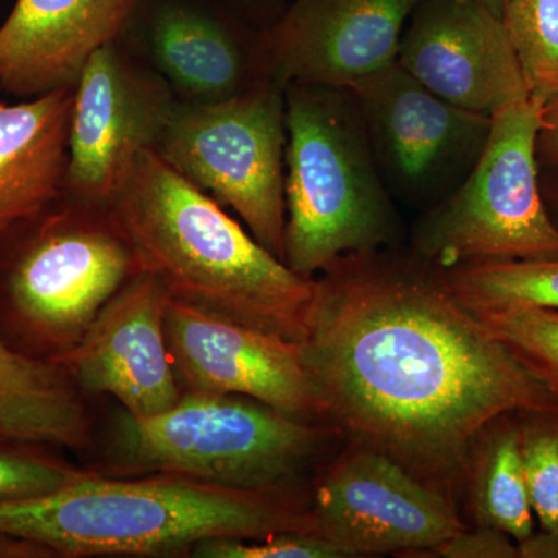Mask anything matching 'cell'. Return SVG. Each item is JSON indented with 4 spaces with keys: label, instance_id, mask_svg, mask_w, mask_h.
<instances>
[{
    "label": "cell",
    "instance_id": "cell-22",
    "mask_svg": "<svg viewBox=\"0 0 558 558\" xmlns=\"http://www.w3.org/2000/svg\"><path fill=\"white\" fill-rule=\"evenodd\" d=\"M499 17L515 50L529 95H558V0H499Z\"/></svg>",
    "mask_w": 558,
    "mask_h": 558
},
{
    "label": "cell",
    "instance_id": "cell-9",
    "mask_svg": "<svg viewBox=\"0 0 558 558\" xmlns=\"http://www.w3.org/2000/svg\"><path fill=\"white\" fill-rule=\"evenodd\" d=\"M396 204L432 208L475 168L492 117L444 100L398 61L349 86Z\"/></svg>",
    "mask_w": 558,
    "mask_h": 558
},
{
    "label": "cell",
    "instance_id": "cell-17",
    "mask_svg": "<svg viewBox=\"0 0 558 558\" xmlns=\"http://www.w3.org/2000/svg\"><path fill=\"white\" fill-rule=\"evenodd\" d=\"M135 0H16L0 25V87L21 100L75 86L84 62L112 43Z\"/></svg>",
    "mask_w": 558,
    "mask_h": 558
},
{
    "label": "cell",
    "instance_id": "cell-23",
    "mask_svg": "<svg viewBox=\"0 0 558 558\" xmlns=\"http://www.w3.org/2000/svg\"><path fill=\"white\" fill-rule=\"evenodd\" d=\"M470 312L558 400V311L505 306Z\"/></svg>",
    "mask_w": 558,
    "mask_h": 558
},
{
    "label": "cell",
    "instance_id": "cell-11",
    "mask_svg": "<svg viewBox=\"0 0 558 558\" xmlns=\"http://www.w3.org/2000/svg\"><path fill=\"white\" fill-rule=\"evenodd\" d=\"M116 40L186 105L231 100L277 78L267 32L222 0H135Z\"/></svg>",
    "mask_w": 558,
    "mask_h": 558
},
{
    "label": "cell",
    "instance_id": "cell-10",
    "mask_svg": "<svg viewBox=\"0 0 558 558\" xmlns=\"http://www.w3.org/2000/svg\"><path fill=\"white\" fill-rule=\"evenodd\" d=\"M348 440L311 486L300 534L348 557L425 553L468 527L461 510L379 451Z\"/></svg>",
    "mask_w": 558,
    "mask_h": 558
},
{
    "label": "cell",
    "instance_id": "cell-31",
    "mask_svg": "<svg viewBox=\"0 0 558 558\" xmlns=\"http://www.w3.org/2000/svg\"><path fill=\"white\" fill-rule=\"evenodd\" d=\"M0 558H57L53 550L16 535L0 532Z\"/></svg>",
    "mask_w": 558,
    "mask_h": 558
},
{
    "label": "cell",
    "instance_id": "cell-6",
    "mask_svg": "<svg viewBox=\"0 0 558 558\" xmlns=\"http://www.w3.org/2000/svg\"><path fill=\"white\" fill-rule=\"evenodd\" d=\"M343 433L290 417L247 396L183 392L175 405L113 421L108 476L174 475L215 486L275 488L301 484L304 473Z\"/></svg>",
    "mask_w": 558,
    "mask_h": 558
},
{
    "label": "cell",
    "instance_id": "cell-1",
    "mask_svg": "<svg viewBox=\"0 0 558 558\" xmlns=\"http://www.w3.org/2000/svg\"><path fill=\"white\" fill-rule=\"evenodd\" d=\"M301 357L330 424L459 510L473 440L499 414L558 405L410 248L348 253L314 278Z\"/></svg>",
    "mask_w": 558,
    "mask_h": 558
},
{
    "label": "cell",
    "instance_id": "cell-30",
    "mask_svg": "<svg viewBox=\"0 0 558 558\" xmlns=\"http://www.w3.org/2000/svg\"><path fill=\"white\" fill-rule=\"evenodd\" d=\"M519 558H558V531L532 532L519 542Z\"/></svg>",
    "mask_w": 558,
    "mask_h": 558
},
{
    "label": "cell",
    "instance_id": "cell-7",
    "mask_svg": "<svg viewBox=\"0 0 558 558\" xmlns=\"http://www.w3.org/2000/svg\"><path fill=\"white\" fill-rule=\"evenodd\" d=\"M542 108L527 97L492 116L475 168L450 196L421 213L411 252L439 270L558 255L537 157Z\"/></svg>",
    "mask_w": 558,
    "mask_h": 558
},
{
    "label": "cell",
    "instance_id": "cell-33",
    "mask_svg": "<svg viewBox=\"0 0 558 558\" xmlns=\"http://www.w3.org/2000/svg\"><path fill=\"white\" fill-rule=\"evenodd\" d=\"M487 2L490 3V5L499 13V0H487Z\"/></svg>",
    "mask_w": 558,
    "mask_h": 558
},
{
    "label": "cell",
    "instance_id": "cell-16",
    "mask_svg": "<svg viewBox=\"0 0 558 558\" xmlns=\"http://www.w3.org/2000/svg\"><path fill=\"white\" fill-rule=\"evenodd\" d=\"M422 0H290L267 31L282 84L349 87L398 61L400 39Z\"/></svg>",
    "mask_w": 558,
    "mask_h": 558
},
{
    "label": "cell",
    "instance_id": "cell-29",
    "mask_svg": "<svg viewBox=\"0 0 558 558\" xmlns=\"http://www.w3.org/2000/svg\"><path fill=\"white\" fill-rule=\"evenodd\" d=\"M250 24L267 32L282 16L290 0H222Z\"/></svg>",
    "mask_w": 558,
    "mask_h": 558
},
{
    "label": "cell",
    "instance_id": "cell-20",
    "mask_svg": "<svg viewBox=\"0 0 558 558\" xmlns=\"http://www.w3.org/2000/svg\"><path fill=\"white\" fill-rule=\"evenodd\" d=\"M462 501L475 526L497 527L517 543L535 531L521 464L517 411L499 414L473 440Z\"/></svg>",
    "mask_w": 558,
    "mask_h": 558
},
{
    "label": "cell",
    "instance_id": "cell-24",
    "mask_svg": "<svg viewBox=\"0 0 558 558\" xmlns=\"http://www.w3.org/2000/svg\"><path fill=\"white\" fill-rule=\"evenodd\" d=\"M529 499L539 529L558 531V405L517 411Z\"/></svg>",
    "mask_w": 558,
    "mask_h": 558
},
{
    "label": "cell",
    "instance_id": "cell-25",
    "mask_svg": "<svg viewBox=\"0 0 558 558\" xmlns=\"http://www.w3.org/2000/svg\"><path fill=\"white\" fill-rule=\"evenodd\" d=\"M60 450L46 444L0 438V502L51 494L90 472L76 468Z\"/></svg>",
    "mask_w": 558,
    "mask_h": 558
},
{
    "label": "cell",
    "instance_id": "cell-12",
    "mask_svg": "<svg viewBox=\"0 0 558 558\" xmlns=\"http://www.w3.org/2000/svg\"><path fill=\"white\" fill-rule=\"evenodd\" d=\"M179 102L117 40L95 50L73 87L64 193L110 207L140 154L156 150Z\"/></svg>",
    "mask_w": 558,
    "mask_h": 558
},
{
    "label": "cell",
    "instance_id": "cell-18",
    "mask_svg": "<svg viewBox=\"0 0 558 558\" xmlns=\"http://www.w3.org/2000/svg\"><path fill=\"white\" fill-rule=\"evenodd\" d=\"M73 87L0 102V240L64 193Z\"/></svg>",
    "mask_w": 558,
    "mask_h": 558
},
{
    "label": "cell",
    "instance_id": "cell-27",
    "mask_svg": "<svg viewBox=\"0 0 558 558\" xmlns=\"http://www.w3.org/2000/svg\"><path fill=\"white\" fill-rule=\"evenodd\" d=\"M444 558H519V543L497 527H464L432 549Z\"/></svg>",
    "mask_w": 558,
    "mask_h": 558
},
{
    "label": "cell",
    "instance_id": "cell-15",
    "mask_svg": "<svg viewBox=\"0 0 558 558\" xmlns=\"http://www.w3.org/2000/svg\"><path fill=\"white\" fill-rule=\"evenodd\" d=\"M398 62L444 100L484 116L531 97L487 0H422L407 22Z\"/></svg>",
    "mask_w": 558,
    "mask_h": 558
},
{
    "label": "cell",
    "instance_id": "cell-8",
    "mask_svg": "<svg viewBox=\"0 0 558 558\" xmlns=\"http://www.w3.org/2000/svg\"><path fill=\"white\" fill-rule=\"evenodd\" d=\"M286 143V84L274 78L231 100L179 102L154 153L282 260Z\"/></svg>",
    "mask_w": 558,
    "mask_h": 558
},
{
    "label": "cell",
    "instance_id": "cell-32",
    "mask_svg": "<svg viewBox=\"0 0 558 558\" xmlns=\"http://www.w3.org/2000/svg\"><path fill=\"white\" fill-rule=\"evenodd\" d=\"M542 191L550 218L558 227V179L553 178L549 183H543L542 180Z\"/></svg>",
    "mask_w": 558,
    "mask_h": 558
},
{
    "label": "cell",
    "instance_id": "cell-26",
    "mask_svg": "<svg viewBox=\"0 0 558 558\" xmlns=\"http://www.w3.org/2000/svg\"><path fill=\"white\" fill-rule=\"evenodd\" d=\"M196 558H347V554L325 539L277 532L263 537H218L194 546Z\"/></svg>",
    "mask_w": 558,
    "mask_h": 558
},
{
    "label": "cell",
    "instance_id": "cell-5",
    "mask_svg": "<svg viewBox=\"0 0 558 558\" xmlns=\"http://www.w3.org/2000/svg\"><path fill=\"white\" fill-rule=\"evenodd\" d=\"M142 270L112 207L62 193L0 240V343L54 362Z\"/></svg>",
    "mask_w": 558,
    "mask_h": 558
},
{
    "label": "cell",
    "instance_id": "cell-21",
    "mask_svg": "<svg viewBox=\"0 0 558 558\" xmlns=\"http://www.w3.org/2000/svg\"><path fill=\"white\" fill-rule=\"evenodd\" d=\"M442 274L469 311L505 306L558 311V255L469 264Z\"/></svg>",
    "mask_w": 558,
    "mask_h": 558
},
{
    "label": "cell",
    "instance_id": "cell-28",
    "mask_svg": "<svg viewBox=\"0 0 558 558\" xmlns=\"http://www.w3.org/2000/svg\"><path fill=\"white\" fill-rule=\"evenodd\" d=\"M539 168L558 179V95L542 108V123L537 135Z\"/></svg>",
    "mask_w": 558,
    "mask_h": 558
},
{
    "label": "cell",
    "instance_id": "cell-4",
    "mask_svg": "<svg viewBox=\"0 0 558 558\" xmlns=\"http://www.w3.org/2000/svg\"><path fill=\"white\" fill-rule=\"evenodd\" d=\"M286 266L315 278L348 253L399 247L398 205L349 87L286 86Z\"/></svg>",
    "mask_w": 558,
    "mask_h": 558
},
{
    "label": "cell",
    "instance_id": "cell-19",
    "mask_svg": "<svg viewBox=\"0 0 558 558\" xmlns=\"http://www.w3.org/2000/svg\"><path fill=\"white\" fill-rule=\"evenodd\" d=\"M94 435L89 398L64 366L0 343V438L83 451Z\"/></svg>",
    "mask_w": 558,
    "mask_h": 558
},
{
    "label": "cell",
    "instance_id": "cell-13",
    "mask_svg": "<svg viewBox=\"0 0 558 558\" xmlns=\"http://www.w3.org/2000/svg\"><path fill=\"white\" fill-rule=\"evenodd\" d=\"M165 330L183 392L247 396L290 417L332 425L299 341L171 299Z\"/></svg>",
    "mask_w": 558,
    "mask_h": 558
},
{
    "label": "cell",
    "instance_id": "cell-3",
    "mask_svg": "<svg viewBox=\"0 0 558 558\" xmlns=\"http://www.w3.org/2000/svg\"><path fill=\"white\" fill-rule=\"evenodd\" d=\"M110 207L140 266L159 279L171 300L303 340L314 278L290 270L154 150L140 154Z\"/></svg>",
    "mask_w": 558,
    "mask_h": 558
},
{
    "label": "cell",
    "instance_id": "cell-14",
    "mask_svg": "<svg viewBox=\"0 0 558 558\" xmlns=\"http://www.w3.org/2000/svg\"><path fill=\"white\" fill-rule=\"evenodd\" d=\"M167 289L149 271L105 304L83 339L54 360L87 398L112 396L132 416L163 413L182 398L168 348Z\"/></svg>",
    "mask_w": 558,
    "mask_h": 558
},
{
    "label": "cell",
    "instance_id": "cell-2",
    "mask_svg": "<svg viewBox=\"0 0 558 558\" xmlns=\"http://www.w3.org/2000/svg\"><path fill=\"white\" fill-rule=\"evenodd\" d=\"M311 487L215 486L174 475L83 478L40 497L0 502V532L57 558L190 557L209 538L300 532Z\"/></svg>",
    "mask_w": 558,
    "mask_h": 558
}]
</instances>
